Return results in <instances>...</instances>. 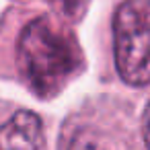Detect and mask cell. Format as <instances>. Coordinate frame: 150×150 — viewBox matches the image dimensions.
Listing matches in <instances>:
<instances>
[{"mask_svg":"<svg viewBox=\"0 0 150 150\" xmlns=\"http://www.w3.org/2000/svg\"><path fill=\"white\" fill-rule=\"evenodd\" d=\"M60 150H144L140 121H134L129 103L101 99L68 117Z\"/></svg>","mask_w":150,"mask_h":150,"instance_id":"cell-2","label":"cell"},{"mask_svg":"<svg viewBox=\"0 0 150 150\" xmlns=\"http://www.w3.org/2000/svg\"><path fill=\"white\" fill-rule=\"evenodd\" d=\"M45 2L54 8V11H58V15L62 17H74L76 13H78V8H80V4H82V0H45Z\"/></svg>","mask_w":150,"mask_h":150,"instance_id":"cell-5","label":"cell"},{"mask_svg":"<svg viewBox=\"0 0 150 150\" xmlns=\"http://www.w3.org/2000/svg\"><path fill=\"white\" fill-rule=\"evenodd\" d=\"M140 134H142V144L144 150H150V101L146 103L142 117H140Z\"/></svg>","mask_w":150,"mask_h":150,"instance_id":"cell-6","label":"cell"},{"mask_svg":"<svg viewBox=\"0 0 150 150\" xmlns=\"http://www.w3.org/2000/svg\"><path fill=\"white\" fill-rule=\"evenodd\" d=\"M0 150H45V129L37 113L0 105Z\"/></svg>","mask_w":150,"mask_h":150,"instance_id":"cell-4","label":"cell"},{"mask_svg":"<svg viewBox=\"0 0 150 150\" xmlns=\"http://www.w3.org/2000/svg\"><path fill=\"white\" fill-rule=\"evenodd\" d=\"M13 74L39 97H50L78 74L80 45L62 19L33 13L15 25Z\"/></svg>","mask_w":150,"mask_h":150,"instance_id":"cell-1","label":"cell"},{"mask_svg":"<svg viewBox=\"0 0 150 150\" xmlns=\"http://www.w3.org/2000/svg\"><path fill=\"white\" fill-rule=\"evenodd\" d=\"M113 60L125 84H150V0H119L113 13Z\"/></svg>","mask_w":150,"mask_h":150,"instance_id":"cell-3","label":"cell"}]
</instances>
